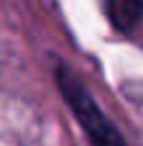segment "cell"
I'll list each match as a JSON object with an SVG mask.
<instances>
[{
  "label": "cell",
  "mask_w": 143,
  "mask_h": 146,
  "mask_svg": "<svg viewBox=\"0 0 143 146\" xmlns=\"http://www.w3.org/2000/svg\"><path fill=\"white\" fill-rule=\"evenodd\" d=\"M56 82H59V92L64 95V100L69 103L72 113L82 123L90 144L92 146H125L123 136L118 133V128L105 118V113L97 108V103L90 98V92L74 80V74L67 67L56 69Z\"/></svg>",
  "instance_id": "cell-1"
}]
</instances>
